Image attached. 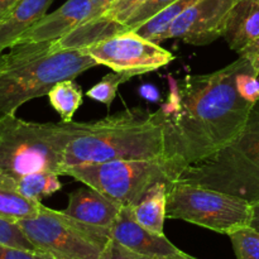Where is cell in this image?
Listing matches in <instances>:
<instances>
[{"label":"cell","instance_id":"obj_9","mask_svg":"<svg viewBox=\"0 0 259 259\" xmlns=\"http://www.w3.org/2000/svg\"><path fill=\"white\" fill-rule=\"evenodd\" d=\"M83 51L98 65L108 66L114 72L126 73L132 77L158 70L175 60V56L159 43L152 42L134 30L119 33Z\"/></svg>","mask_w":259,"mask_h":259},{"label":"cell","instance_id":"obj_10","mask_svg":"<svg viewBox=\"0 0 259 259\" xmlns=\"http://www.w3.org/2000/svg\"><path fill=\"white\" fill-rule=\"evenodd\" d=\"M238 0H197L171 24L166 39L194 46L210 45L224 37L230 12Z\"/></svg>","mask_w":259,"mask_h":259},{"label":"cell","instance_id":"obj_33","mask_svg":"<svg viewBox=\"0 0 259 259\" xmlns=\"http://www.w3.org/2000/svg\"><path fill=\"white\" fill-rule=\"evenodd\" d=\"M90 2L93 3L94 7L96 8V10H98L101 15L103 13H105V10L108 9L109 7H110V4L114 0H90Z\"/></svg>","mask_w":259,"mask_h":259},{"label":"cell","instance_id":"obj_6","mask_svg":"<svg viewBox=\"0 0 259 259\" xmlns=\"http://www.w3.org/2000/svg\"><path fill=\"white\" fill-rule=\"evenodd\" d=\"M62 176H71L121 206L132 207L139 204L156 184H169L177 179L176 172L164 158L80 164L66 168Z\"/></svg>","mask_w":259,"mask_h":259},{"label":"cell","instance_id":"obj_28","mask_svg":"<svg viewBox=\"0 0 259 259\" xmlns=\"http://www.w3.org/2000/svg\"><path fill=\"white\" fill-rule=\"evenodd\" d=\"M0 259H37V253L0 244Z\"/></svg>","mask_w":259,"mask_h":259},{"label":"cell","instance_id":"obj_21","mask_svg":"<svg viewBox=\"0 0 259 259\" xmlns=\"http://www.w3.org/2000/svg\"><path fill=\"white\" fill-rule=\"evenodd\" d=\"M237 259H259V232L250 227L229 234Z\"/></svg>","mask_w":259,"mask_h":259},{"label":"cell","instance_id":"obj_17","mask_svg":"<svg viewBox=\"0 0 259 259\" xmlns=\"http://www.w3.org/2000/svg\"><path fill=\"white\" fill-rule=\"evenodd\" d=\"M0 185H4L35 201H40L62 189L58 175L52 172H37L20 177L0 176Z\"/></svg>","mask_w":259,"mask_h":259},{"label":"cell","instance_id":"obj_15","mask_svg":"<svg viewBox=\"0 0 259 259\" xmlns=\"http://www.w3.org/2000/svg\"><path fill=\"white\" fill-rule=\"evenodd\" d=\"M224 38L240 53L259 38V0H238L230 12Z\"/></svg>","mask_w":259,"mask_h":259},{"label":"cell","instance_id":"obj_34","mask_svg":"<svg viewBox=\"0 0 259 259\" xmlns=\"http://www.w3.org/2000/svg\"><path fill=\"white\" fill-rule=\"evenodd\" d=\"M37 259H55V258L50 257V255L45 254V253H37Z\"/></svg>","mask_w":259,"mask_h":259},{"label":"cell","instance_id":"obj_3","mask_svg":"<svg viewBox=\"0 0 259 259\" xmlns=\"http://www.w3.org/2000/svg\"><path fill=\"white\" fill-rule=\"evenodd\" d=\"M53 42L17 43L5 53L0 71V118L15 115L27 101L47 96L65 80L95 67L83 50H53Z\"/></svg>","mask_w":259,"mask_h":259},{"label":"cell","instance_id":"obj_30","mask_svg":"<svg viewBox=\"0 0 259 259\" xmlns=\"http://www.w3.org/2000/svg\"><path fill=\"white\" fill-rule=\"evenodd\" d=\"M139 94H141L142 98L147 101H151V103H158L159 98V91L158 89L154 85H151V83H144L139 88Z\"/></svg>","mask_w":259,"mask_h":259},{"label":"cell","instance_id":"obj_5","mask_svg":"<svg viewBox=\"0 0 259 259\" xmlns=\"http://www.w3.org/2000/svg\"><path fill=\"white\" fill-rule=\"evenodd\" d=\"M70 141L68 123H32L15 115L0 118V176L37 172L62 176L63 153Z\"/></svg>","mask_w":259,"mask_h":259},{"label":"cell","instance_id":"obj_1","mask_svg":"<svg viewBox=\"0 0 259 259\" xmlns=\"http://www.w3.org/2000/svg\"><path fill=\"white\" fill-rule=\"evenodd\" d=\"M243 63L239 56L215 72L168 78V96L156 115L163 126L164 159L177 177L222 151L247 123L254 104L240 96L235 83Z\"/></svg>","mask_w":259,"mask_h":259},{"label":"cell","instance_id":"obj_18","mask_svg":"<svg viewBox=\"0 0 259 259\" xmlns=\"http://www.w3.org/2000/svg\"><path fill=\"white\" fill-rule=\"evenodd\" d=\"M196 2L197 0H177L174 4H171L169 7H167L166 9L162 10L161 13L154 15L152 19H149L148 22L144 23L143 25H141V27H139L138 29L134 30V32H137L138 34H141L142 37L147 38V39L152 40V42H163V40H166V34L167 32H168L172 23H174L175 20L187 9V8H190Z\"/></svg>","mask_w":259,"mask_h":259},{"label":"cell","instance_id":"obj_11","mask_svg":"<svg viewBox=\"0 0 259 259\" xmlns=\"http://www.w3.org/2000/svg\"><path fill=\"white\" fill-rule=\"evenodd\" d=\"M99 15L100 13L90 0H67L57 10L46 14L37 24L24 33L18 43L56 42L82 22Z\"/></svg>","mask_w":259,"mask_h":259},{"label":"cell","instance_id":"obj_13","mask_svg":"<svg viewBox=\"0 0 259 259\" xmlns=\"http://www.w3.org/2000/svg\"><path fill=\"white\" fill-rule=\"evenodd\" d=\"M121 209L123 206L119 202L86 186L68 195V205L62 211L85 224L110 230Z\"/></svg>","mask_w":259,"mask_h":259},{"label":"cell","instance_id":"obj_32","mask_svg":"<svg viewBox=\"0 0 259 259\" xmlns=\"http://www.w3.org/2000/svg\"><path fill=\"white\" fill-rule=\"evenodd\" d=\"M252 222H250L249 227L259 232V201L255 202V204H252Z\"/></svg>","mask_w":259,"mask_h":259},{"label":"cell","instance_id":"obj_29","mask_svg":"<svg viewBox=\"0 0 259 259\" xmlns=\"http://www.w3.org/2000/svg\"><path fill=\"white\" fill-rule=\"evenodd\" d=\"M239 56L244 57L250 63L255 75L259 76V38H257L252 45L248 46L245 50H243Z\"/></svg>","mask_w":259,"mask_h":259},{"label":"cell","instance_id":"obj_23","mask_svg":"<svg viewBox=\"0 0 259 259\" xmlns=\"http://www.w3.org/2000/svg\"><path fill=\"white\" fill-rule=\"evenodd\" d=\"M0 244L37 253L34 245L19 227L18 222L0 218Z\"/></svg>","mask_w":259,"mask_h":259},{"label":"cell","instance_id":"obj_25","mask_svg":"<svg viewBox=\"0 0 259 259\" xmlns=\"http://www.w3.org/2000/svg\"><path fill=\"white\" fill-rule=\"evenodd\" d=\"M177 0H146L125 24V32L138 29L141 25L161 13Z\"/></svg>","mask_w":259,"mask_h":259},{"label":"cell","instance_id":"obj_2","mask_svg":"<svg viewBox=\"0 0 259 259\" xmlns=\"http://www.w3.org/2000/svg\"><path fill=\"white\" fill-rule=\"evenodd\" d=\"M158 158H164V138L156 113L125 110L98 121H70L63 171L80 164Z\"/></svg>","mask_w":259,"mask_h":259},{"label":"cell","instance_id":"obj_24","mask_svg":"<svg viewBox=\"0 0 259 259\" xmlns=\"http://www.w3.org/2000/svg\"><path fill=\"white\" fill-rule=\"evenodd\" d=\"M235 83H237L238 93L244 100L250 104H255L259 101V76L255 75L250 63L245 58L242 68L237 75Z\"/></svg>","mask_w":259,"mask_h":259},{"label":"cell","instance_id":"obj_19","mask_svg":"<svg viewBox=\"0 0 259 259\" xmlns=\"http://www.w3.org/2000/svg\"><path fill=\"white\" fill-rule=\"evenodd\" d=\"M42 202L30 200L19 192L0 185V218L19 222L32 218L39 211Z\"/></svg>","mask_w":259,"mask_h":259},{"label":"cell","instance_id":"obj_4","mask_svg":"<svg viewBox=\"0 0 259 259\" xmlns=\"http://www.w3.org/2000/svg\"><path fill=\"white\" fill-rule=\"evenodd\" d=\"M175 181L259 201V101L234 141L200 163L182 169Z\"/></svg>","mask_w":259,"mask_h":259},{"label":"cell","instance_id":"obj_20","mask_svg":"<svg viewBox=\"0 0 259 259\" xmlns=\"http://www.w3.org/2000/svg\"><path fill=\"white\" fill-rule=\"evenodd\" d=\"M47 96L51 105L60 114L65 123L72 121L73 115L82 104V91L73 80L58 82Z\"/></svg>","mask_w":259,"mask_h":259},{"label":"cell","instance_id":"obj_16","mask_svg":"<svg viewBox=\"0 0 259 259\" xmlns=\"http://www.w3.org/2000/svg\"><path fill=\"white\" fill-rule=\"evenodd\" d=\"M167 182L156 184L143 200L133 206V215L137 222L156 234H163L164 220L167 219Z\"/></svg>","mask_w":259,"mask_h":259},{"label":"cell","instance_id":"obj_22","mask_svg":"<svg viewBox=\"0 0 259 259\" xmlns=\"http://www.w3.org/2000/svg\"><path fill=\"white\" fill-rule=\"evenodd\" d=\"M131 78L132 76L126 75V73H109V75L104 76L101 81H99L96 85H94L86 93V95H88V98L93 99V100L105 104L106 106H110L113 104L114 99H115L119 86L125 82V81L131 80Z\"/></svg>","mask_w":259,"mask_h":259},{"label":"cell","instance_id":"obj_14","mask_svg":"<svg viewBox=\"0 0 259 259\" xmlns=\"http://www.w3.org/2000/svg\"><path fill=\"white\" fill-rule=\"evenodd\" d=\"M53 0H19L0 22V53L17 45L20 38L46 14Z\"/></svg>","mask_w":259,"mask_h":259},{"label":"cell","instance_id":"obj_27","mask_svg":"<svg viewBox=\"0 0 259 259\" xmlns=\"http://www.w3.org/2000/svg\"><path fill=\"white\" fill-rule=\"evenodd\" d=\"M144 2L146 0H114L110 7L105 10V13H103V15L106 19L125 28L126 22Z\"/></svg>","mask_w":259,"mask_h":259},{"label":"cell","instance_id":"obj_8","mask_svg":"<svg viewBox=\"0 0 259 259\" xmlns=\"http://www.w3.org/2000/svg\"><path fill=\"white\" fill-rule=\"evenodd\" d=\"M167 186L168 219L184 220L227 235L250 225L252 204L242 197L180 181Z\"/></svg>","mask_w":259,"mask_h":259},{"label":"cell","instance_id":"obj_12","mask_svg":"<svg viewBox=\"0 0 259 259\" xmlns=\"http://www.w3.org/2000/svg\"><path fill=\"white\" fill-rule=\"evenodd\" d=\"M111 239L126 249L143 255H175L182 253L164 234H156L142 227L133 215V207L123 206L110 229Z\"/></svg>","mask_w":259,"mask_h":259},{"label":"cell","instance_id":"obj_7","mask_svg":"<svg viewBox=\"0 0 259 259\" xmlns=\"http://www.w3.org/2000/svg\"><path fill=\"white\" fill-rule=\"evenodd\" d=\"M37 253L55 259H100L110 230L94 227L42 204L32 218L18 222Z\"/></svg>","mask_w":259,"mask_h":259},{"label":"cell","instance_id":"obj_31","mask_svg":"<svg viewBox=\"0 0 259 259\" xmlns=\"http://www.w3.org/2000/svg\"><path fill=\"white\" fill-rule=\"evenodd\" d=\"M19 0H0V22L10 13Z\"/></svg>","mask_w":259,"mask_h":259},{"label":"cell","instance_id":"obj_26","mask_svg":"<svg viewBox=\"0 0 259 259\" xmlns=\"http://www.w3.org/2000/svg\"><path fill=\"white\" fill-rule=\"evenodd\" d=\"M100 259H197L186 254V253H180L175 255H143L134 253L132 250L126 249L123 245L116 243L115 240L111 239L109 242L108 247L104 250L103 255Z\"/></svg>","mask_w":259,"mask_h":259}]
</instances>
